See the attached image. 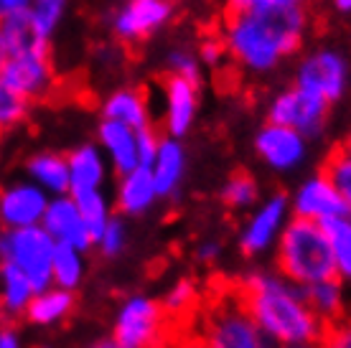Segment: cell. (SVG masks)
Returning a JSON list of instances; mask_svg holds the SVG:
<instances>
[{"instance_id":"obj_1","label":"cell","mask_w":351,"mask_h":348,"mask_svg":"<svg viewBox=\"0 0 351 348\" xmlns=\"http://www.w3.org/2000/svg\"><path fill=\"white\" fill-rule=\"evenodd\" d=\"M239 300L272 346L306 348L326 338V325L308 308L303 288L278 270H255L239 282Z\"/></svg>"},{"instance_id":"obj_2","label":"cell","mask_w":351,"mask_h":348,"mask_svg":"<svg viewBox=\"0 0 351 348\" xmlns=\"http://www.w3.org/2000/svg\"><path fill=\"white\" fill-rule=\"evenodd\" d=\"M308 28L306 5L267 10H227L221 41L227 56L252 74H267L293 56Z\"/></svg>"},{"instance_id":"obj_3","label":"cell","mask_w":351,"mask_h":348,"mask_svg":"<svg viewBox=\"0 0 351 348\" xmlns=\"http://www.w3.org/2000/svg\"><path fill=\"white\" fill-rule=\"evenodd\" d=\"M275 270L295 285H311L316 279L334 277V254L324 224L311 219L290 216L275 244Z\"/></svg>"},{"instance_id":"obj_4","label":"cell","mask_w":351,"mask_h":348,"mask_svg":"<svg viewBox=\"0 0 351 348\" xmlns=\"http://www.w3.org/2000/svg\"><path fill=\"white\" fill-rule=\"evenodd\" d=\"M56 242L41 224L21 229H0V262L26 272L36 290L51 285V260Z\"/></svg>"},{"instance_id":"obj_5","label":"cell","mask_w":351,"mask_h":348,"mask_svg":"<svg viewBox=\"0 0 351 348\" xmlns=\"http://www.w3.org/2000/svg\"><path fill=\"white\" fill-rule=\"evenodd\" d=\"M202 338L211 348H260L267 346L263 331L257 328L252 315L247 313L239 293L229 300L211 305L204 318Z\"/></svg>"},{"instance_id":"obj_6","label":"cell","mask_w":351,"mask_h":348,"mask_svg":"<svg viewBox=\"0 0 351 348\" xmlns=\"http://www.w3.org/2000/svg\"><path fill=\"white\" fill-rule=\"evenodd\" d=\"M295 84L318 95L328 105H336L349 92L351 64L343 56V51H339L334 46H318L298 61Z\"/></svg>"},{"instance_id":"obj_7","label":"cell","mask_w":351,"mask_h":348,"mask_svg":"<svg viewBox=\"0 0 351 348\" xmlns=\"http://www.w3.org/2000/svg\"><path fill=\"white\" fill-rule=\"evenodd\" d=\"M166 333V310L148 295H130L117 308L112 323V346H156Z\"/></svg>"},{"instance_id":"obj_8","label":"cell","mask_w":351,"mask_h":348,"mask_svg":"<svg viewBox=\"0 0 351 348\" xmlns=\"http://www.w3.org/2000/svg\"><path fill=\"white\" fill-rule=\"evenodd\" d=\"M328 112H331V105L326 99L293 84L272 97L270 107H267V120L293 127L308 140H316L324 135Z\"/></svg>"},{"instance_id":"obj_9","label":"cell","mask_w":351,"mask_h":348,"mask_svg":"<svg viewBox=\"0 0 351 348\" xmlns=\"http://www.w3.org/2000/svg\"><path fill=\"white\" fill-rule=\"evenodd\" d=\"M0 77L5 79L18 95H23L31 102L49 99L56 89V69H53L49 46L8 53L0 66Z\"/></svg>"},{"instance_id":"obj_10","label":"cell","mask_w":351,"mask_h":348,"mask_svg":"<svg viewBox=\"0 0 351 348\" xmlns=\"http://www.w3.org/2000/svg\"><path fill=\"white\" fill-rule=\"evenodd\" d=\"M173 16L168 0H123L110 16V34L117 44L138 46L158 34Z\"/></svg>"},{"instance_id":"obj_11","label":"cell","mask_w":351,"mask_h":348,"mask_svg":"<svg viewBox=\"0 0 351 348\" xmlns=\"http://www.w3.org/2000/svg\"><path fill=\"white\" fill-rule=\"evenodd\" d=\"M290 199L285 193H272L270 199L252 206V214L239 229V249L245 257H260L275 249L278 236L288 224Z\"/></svg>"},{"instance_id":"obj_12","label":"cell","mask_w":351,"mask_h":348,"mask_svg":"<svg viewBox=\"0 0 351 348\" xmlns=\"http://www.w3.org/2000/svg\"><path fill=\"white\" fill-rule=\"evenodd\" d=\"M255 153L267 168L278 173H290L306 163L308 138L293 127L267 120L255 135Z\"/></svg>"},{"instance_id":"obj_13","label":"cell","mask_w":351,"mask_h":348,"mask_svg":"<svg viewBox=\"0 0 351 348\" xmlns=\"http://www.w3.org/2000/svg\"><path fill=\"white\" fill-rule=\"evenodd\" d=\"M49 193L36 186L31 178L13 181L5 188H0V229H21L36 227L49 206Z\"/></svg>"},{"instance_id":"obj_14","label":"cell","mask_w":351,"mask_h":348,"mask_svg":"<svg viewBox=\"0 0 351 348\" xmlns=\"http://www.w3.org/2000/svg\"><path fill=\"white\" fill-rule=\"evenodd\" d=\"M41 227L51 234V239L56 244H71V247L84 249V252H89L95 247L92 229H89L87 219H84L80 203L71 193H62V196L49 199Z\"/></svg>"},{"instance_id":"obj_15","label":"cell","mask_w":351,"mask_h":348,"mask_svg":"<svg viewBox=\"0 0 351 348\" xmlns=\"http://www.w3.org/2000/svg\"><path fill=\"white\" fill-rule=\"evenodd\" d=\"M290 214L324 224L339 214H346V206H343L341 193L336 191L334 181L324 171H316L290 196Z\"/></svg>"},{"instance_id":"obj_16","label":"cell","mask_w":351,"mask_h":348,"mask_svg":"<svg viewBox=\"0 0 351 348\" xmlns=\"http://www.w3.org/2000/svg\"><path fill=\"white\" fill-rule=\"evenodd\" d=\"M163 92V130L166 135L184 138L199 114V82L168 74L160 84Z\"/></svg>"},{"instance_id":"obj_17","label":"cell","mask_w":351,"mask_h":348,"mask_svg":"<svg viewBox=\"0 0 351 348\" xmlns=\"http://www.w3.org/2000/svg\"><path fill=\"white\" fill-rule=\"evenodd\" d=\"M97 145L105 153L107 163L117 175L141 166V160H138V130L130 125L102 120L97 127Z\"/></svg>"},{"instance_id":"obj_18","label":"cell","mask_w":351,"mask_h":348,"mask_svg":"<svg viewBox=\"0 0 351 348\" xmlns=\"http://www.w3.org/2000/svg\"><path fill=\"white\" fill-rule=\"evenodd\" d=\"M158 191L150 175V168L135 166L128 173H120L117 188H114V211L120 216H141L150 211L158 201Z\"/></svg>"},{"instance_id":"obj_19","label":"cell","mask_w":351,"mask_h":348,"mask_svg":"<svg viewBox=\"0 0 351 348\" xmlns=\"http://www.w3.org/2000/svg\"><path fill=\"white\" fill-rule=\"evenodd\" d=\"M150 175L160 199H173L178 193L186 178V150L181 145V138L160 135L156 158L150 163Z\"/></svg>"},{"instance_id":"obj_20","label":"cell","mask_w":351,"mask_h":348,"mask_svg":"<svg viewBox=\"0 0 351 348\" xmlns=\"http://www.w3.org/2000/svg\"><path fill=\"white\" fill-rule=\"evenodd\" d=\"M69 163V193H87V191H99L107 183V173L112 171L107 163L105 153L99 150V145H80L66 156Z\"/></svg>"},{"instance_id":"obj_21","label":"cell","mask_w":351,"mask_h":348,"mask_svg":"<svg viewBox=\"0 0 351 348\" xmlns=\"http://www.w3.org/2000/svg\"><path fill=\"white\" fill-rule=\"evenodd\" d=\"M74 305H77L74 290L49 285V288L36 290L34 300L28 303L23 318L36 328H53L74 313Z\"/></svg>"},{"instance_id":"obj_22","label":"cell","mask_w":351,"mask_h":348,"mask_svg":"<svg viewBox=\"0 0 351 348\" xmlns=\"http://www.w3.org/2000/svg\"><path fill=\"white\" fill-rule=\"evenodd\" d=\"M102 120H114L130 125L135 130L153 125L148 95L138 87H120L110 92L102 102Z\"/></svg>"},{"instance_id":"obj_23","label":"cell","mask_w":351,"mask_h":348,"mask_svg":"<svg viewBox=\"0 0 351 348\" xmlns=\"http://www.w3.org/2000/svg\"><path fill=\"white\" fill-rule=\"evenodd\" d=\"M303 288V297H306L308 308L326 323V325H334L343 318L346 313V295H343L341 279L336 277H324L316 279L311 285H300Z\"/></svg>"},{"instance_id":"obj_24","label":"cell","mask_w":351,"mask_h":348,"mask_svg":"<svg viewBox=\"0 0 351 348\" xmlns=\"http://www.w3.org/2000/svg\"><path fill=\"white\" fill-rule=\"evenodd\" d=\"M26 178L41 186L49 196H62L69 193V163L66 156L53 153V150H44L28 158L26 163Z\"/></svg>"},{"instance_id":"obj_25","label":"cell","mask_w":351,"mask_h":348,"mask_svg":"<svg viewBox=\"0 0 351 348\" xmlns=\"http://www.w3.org/2000/svg\"><path fill=\"white\" fill-rule=\"evenodd\" d=\"M34 295L36 285L28 279L26 272H21L8 262H0V315L10 321L21 318Z\"/></svg>"},{"instance_id":"obj_26","label":"cell","mask_w":351,"mask_h":348,"mask_svg":"<svg viewBox=\"0 0 351 348\" xmlns=\"http://www.w3.org/2000/svg\"><path fill=\"white\" fill-rule=\"evenodd\" d=\"M324 232L331 244L336 277L343 285H351V214L346 211V214L324 221Z\"/></svg>"},{"instance_id":"obj_27","label":"cell","mask_w":351,"mask_h":348,"mask_svg":"<svg viewBox=\"0 0 351 348\" xmlns=\"http://www.w3.org/2000/svg\"><path fill=\"white\" fill-rule=\"evenodd\" d=\"M84 249H77L71 244H56L51 260V285L66 290H77L87 275V260Z\"/></svg>"},{"instance_id":"obj_28","label":"cell","mask_w":351,"mask_h":348,"mask_svg":"<svg viewBox=\"0 0 351 348\" xmlns=\"http://www.w3.org/2000/svg\"><path fill=\"white\" fill-rule=\"evenodd\" d=\"M0 36H3V44H5V51L8 53H21V51L49 46V41L36 31L34 21L28 18L26 10L16 13V16L3 18L0 21Z\"/></svg>"},{"instance_id":"obj_29","label":"cell","mask_w":351,"mask_h":348,"mask_svg":"<svg viewBox=\"0 0 351 348\" xmlns=\"http://www.w3.org/2000/svg\"><path fill=\"white\" fill-rule=\"evenodd\" d=\"M260 199V186L250 173L245 171H237L232 173L227 181L221 183L219 188V201L221 206L229 211H247L252 209Z\"/></svg>"},{"instance_id":"obj_30","label":"cell","mask_w":351,"mask_h":348,"mask_svg":"<svg viewBox=\"0 0 351 348\" xmlns=\"http://www.w3.org/2000/svg\"><path fill=\"white\" fill-rule=\"evenodd\" d=\"M71 0H31L28 3V18L34 21L36 31L44 36L46 41H51V36L59 31L62 21L69 13Z\"/></svg>"},{"instance_id":"obj_31","label":"cell","mask_w":351,"mask_h":348,"mask_svg":"<svg viewBox=\"0 0 351 348\" xmlns=\"http://www.w3.org/2000/svg\"><path fill=\"white\" fill-rule=\"evenodd\" d=\"M31 105H34L31 99L18 95L16 89L0 77V135L21 127L31 114Z\"/></svg>"},{"instance_id":"obj_32","label":"cell","mask_w":351,"mask_h":348,"mask_svg":"<svg viewBox=\"0 0 351 348\" xmlns=\"http://www.w3.org/2000/svg\"><path fill=\"white\" fill-rule=\"evenodd\" d=\"M77 199V203H80L82 214H84V219H87L89 229H92V236H99V232L105 229V224L110 221V216L114 214V206L112 201L107 199L105 193H102V188L99 191H87V193H77L74 196Z\"/></svg>"},{"instance_id":"obj_33","label":"cell","mask_w":351,"mask_h":348,"mask_svg":"<svg viewBox=\"0 0 351 348\" xmlns=\"http://www.w3.org/2000/svg\"><path fill=\"white\" fill-rule=\"evenodd\" d=\"M331 181H334L336 191L341 193L343 206L351 214V156L343 153L341 148H334L328 153V158L324 160V168H321Z\"/></svg>"},{"instance_id":"obj_34","label":"cell","mask_w":351,"mask_h":348,"mask_svg":"<svg viewBox=\"0 0 351 348\" xmlns=\"http://www.w3.org/2000/svg\"><path fill=\"white\" fill-rule=\"evenodd\" d=\"M128 236H130V232H128L125 219L120 216V214H112L110 221L105 224V229H102L99 236H97L95 247L102 252V257H110V260H112V257H120V254L125 252Z\"/></svg>"},{"instance_id":"obj_35","label":"cell","mask_w":351,"mask_h":348,"mask_svg":"<svg viewBox=\"0 0 351 348\" xmlns=\"http://www.w3.org/2000/svg\"><path fill=\"white\" fill-rule=\"evenodd\" d=\"M199 303V290L191 279H178L173 288L168 290L166 297H163V310L166 315H173V318H184L193 310V305Z\"/></svg>"},{"instance_id":"obj_36","label":"cell","mask_w":351,"mask_h":348,"mask_svg":"<svg viewBox=\"0 0 351 348\" xmlns=\"http://www.w3.org/2000/svg\"><path fill=\"white\" fill-rule=\"evenodd\" d=\"M202 66L204 64H202V59H199V53L191 51V49H186V46H176V49H171V51L166 53L168 74L199 82V77H202Z\"/></svg>"},{"instance_id":"obj_37","label":"cell","mask_w":351,"mask_h":348,"mask_svg":"<svg viewBox=\"0 0 351 348\" xmlns=\"http://www.w3.org/2000/svg\"><path fill=\"white\" fill-rule=\"evenodd\" d=\"M158 142H160V135L153 130V125L138 130V160H141V166L150 168L153 158H156V150H158Z\"/></svg>"},{"instance_id":"obj_38","label":"cell","mask_w":351,"mask_h":348,"mask_svg":"<svg viewBox=\"0 0 351 348\" xmlns=\"http://www.w3.org/2000/svg\"><path fill=\"white\" fill-rule=\"evenodd\" d=\"M308 0H227V10H267L288 8V5H306Z\"/></svg>"},{"instance_id":"obj_39","label":"cell","mask_w":351,"mask_h":348,"mask_svg":"<svg viewBox=\"0 0 351 348\" xmlns=\"http://www.w3.org/2000/svg\"><path fill=\"white\" fill-rule=\"evenodd\" d=\"M199 59H202L204 66H211V69H217L221 61L227 59V46L221 38H206L202 46H199Z\"/></svg>"},{"instance_id":"obj_40","label":"cell","mask_w":351,"mask_h":348,"mask_svg":"<svg viewBox=\"0 0 351 348\" xmlns=\"http://www.w3.org/2000/svg\"><path fill=\"white\" fill-rule=\"evenodd\" d=\"M326 340H328L331 346L351 348V318H341L339 323L328 325V331H326Z\"/></svg>"},{"instance_id":"obj_41","label":"cell","mask_w":351,"mask_h":348,"mask_svg":"<svg viewBox=\"0 0 351 348\" xmlns=\"http://www.w3.org/2000/svg\"><path fill=\"white\" fill-rule=\"evenodd\" d=\"M18 346H21V333L10 323V318H3L0 321V348H18Z\"/></svg>"},{"instance_id":"obj_42","label":"cell","mask_w":351,"mask_h":348,"mask_svg":"<svg viewBox=\"0 0 351 348\" xmlns=\"http://www.w3.org/2000/svg\"><path fill=\"white\" fill-rule=\"evenodd\" d=\"M219 254H221V244L217 242V239H206V242H202L196 247V257H199V262H204V264L217 262Z\"/></svg>"},{"instance_id":"obj_43","label":"cell","mask_w":351,"mask_h":348,"mask_svg":"<svg viewBox=\"0 0 351 348\" xmlns=\"http://www.w3.org/2000/svg\"><path fill=\"white\" fill-rule=\"evenodd\" d=\"M28 3H31V0H0V21L28 10Z\"/></svg>"},{"instance_id":"obj_44","label":"cell","mask_w":351,"mask_h":348,"mask_svg":"<svg viewBox=\"0 0 351 348\" xmlns=\"http://www.w3.org/2000/svg\"><path fill=\"white\" fill-rule=\"evenodd\" d=\"M331 3L341 16H351V0H331Z\"/></svg>"},{"instance_id":"obj_45","label":"cell","mask_w":351,"mask_h":348,"mask_svg":"<svg viewBox=\"0 0 351 348\" xmlns=\"http://www.w3.org/2000/svg\"><path fill=\"white\" fill-rule=\"evenodd\" d=\"M339 148H341L343 153H349V156H351V132L341 140V142H339Z\"/></svg>"},{"instance_id":"obj_46","label":"cell","mask_w":351,"mask_h":348,"mask_svg":"<svg viewBox=\"0 0 351 348\" xmlns=\"http://www.w3.org/2000/svg\"><path fill=\"white\" fill-rule=\"evenodd\" d=\"M8 51H5V44H3V36H0V66H3V61H5Z\"/></svg>"},{"instance_id":"obj_47","label":"cell","mask_w":351,"mask_h":348,"mask_svg":"<svg viewBox=\"0 0 351 348\" xmlns=\"http://www.w3.org/2000/svg\"><path fill=\"white\" fill-rule=\"evenodd\" d=\"M107 3H123V0H107Z\"/></svg>"},{"instance_id":"obj_48","label":"cell","mask_w":351,"mask_h":348,"mask_svg":"<svg viewBox=\"0 0 351 348\" xmlns=\"http://www.w3.org/2000/svg\"><path fill=\"white\" fill-rule=\"evenodd\" d=\"M168 3H178V0H168Z\"/></svg>"}]
</instances>
